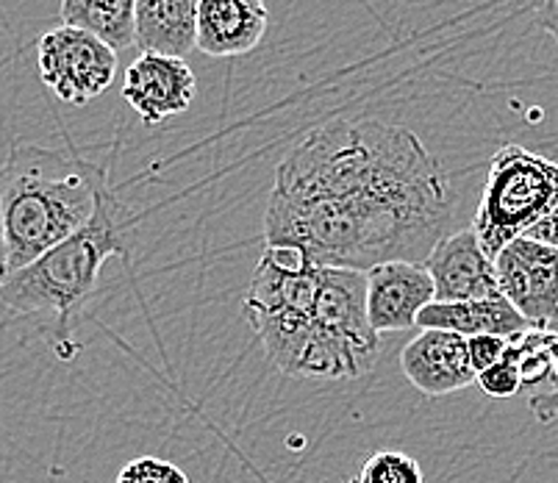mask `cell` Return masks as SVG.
Instances as JSON below:
<instances>
[{
	"instance_id": "1",
	"label": "cell",
	"mask_w": 558,
	"mask_h": 483,
	"mask_svg": "<svg viewBox=\"0 0 558 483\" xmlns=\"http://www.w3.org/2000/svg\"><path fill=\"white\" fill-rule=\"evenodd\" d=\"M453 217L450 176L414 131L369 117L331 120L278 165L264 247L369 273L389 262H428Z\"/></svg>"
},
{
	"instance_id": "2",
	"label": "cell",
	"mask_w": 558,
	"mask_h": 483,
	"mask_svg": "<svg viewBox=\"0 0 558 483\" xmlns=\"http://www.w3.org/2000/svg\"><path fill=\"white\" fill-rule=\"evenodd\" d=\"M242 309L267 361L287 378H362L380 359L367 273L319 267L292 247H264Z\"/></svg>"
},
{
	"instance_id": "3",
	"label": "cell",
	"mask_w": 558,
	"mask_h": 483,
	"mask_svg": "<svg viewBox=\"0 0 558 483\" xmlns=\"http://www.w3.org/2000/svg\"><path fill=\"white\" fill-rule=\"evenodd\" d=\"M109 167L70 150L14 142L0 167V220L7 231L9 276L62 245L93 220Z\"/></svg>"
},
{
	"instance_id": "4",
	"label": "cell",
	"mask_w": 558,
	"mask_h": 483,
	"mask_svg": "<svg viewBox=\"0 0 558 483\" xmlns=\"http://www.w3.org/2000/svg\"><path fill=\"white\" fill-rule=\"evenodd\" d=\"M134 215L114 186L100 192L93 220L78 233L64 239L28 267L17 269L0 287V306L14 314H50L56 319L53 345L62 359H70L73 330L95 294L100 269L111 256H129V237Z\"/></svg>"
},
{
	"instance_id": "5",
	"label": "cell",
	"mask_w": 558,
	"mask_h": 483,
	"mask_svg": "<svg viewBox=\"0 0 558 483\" xmlns=\"http://www.w3.org/2000/svg\"><path fill=\"white\" fill-rule=\"evenodd\" d=\"M558 208V165L527 147L504 145L492 156L473 231L486 256L495 258L509 242L525 237Z\"/></svg>"
},
{
	"instance_id": "6",
	"label": "cell",
	"mask_w": 558,
	"mask_h": 483,
	"mask_svg": "<svg viewBox=\"0 0 558 483\" xmlns=\"http://www.w3.org/2000/svg\"><path fill=\"white\" fill-rule=\"evenodd\" d=\"M39 75L59 100L86 106L106 93L117 75V50L95 34L59 25L39 37Z\"/></svg>"
},
{
	"instance_id": "7",
	"label": "cell",
	"mask_w": 558,
	"mask_h": 483,
	"mask_svg": "<svg viewBox=\"0 0 558 483\" xmlns=\"http://www.w3.org/2000/svg\"><path fill=\"white\" fill-rule=\"evenodd\" d=\"M500 292L534 330H550L558 319V251L520 237L495 256Z\"/></svg>"
},
{
	"instance_id": "8",
	"label": "cell",
	"mask_w": 558,
	"mask_h": 483,
	"mask_svg": "<svg viewBox=\"0 0 558 483\" xmlns=\"http://www.w3.org/2000/svg\"><path fill=\"white\" fill-rule=\"evenodd\" d=\"M123 98L142 123L159 125L167 117L190 109L195 100V73L184 56L142 50L125 73Z\"/></svg>"
},
{
	"instance_id": "9",
	"label": "cell",
	"mask_w": 558,
	"mask_h": 483,
	"mask_svg": "<svg viewBox=\"0 0 558 483\" xmlns=\"http://www.w3.org/2000/svg\"><path fill=\"white\" fill-rule=\"evenodd\" d=\"M434 300V276L425 262H389L367 273V314L378 334L414 328Z\"/></svg>"
},
{
	"instance_id": "10",
	"label": "cell",
	"mask_w": 558,
	"mask_h": 483,
	"mask_svg": "<svg viewBox=\"0 0 558 483\" xmlns=\"http://www.w3.org/2000/svg\"><path fill=\"white\" fill-rule=\"evenodd\" d=\"M400 370L409 384L428 398H445L478 381L470 364L466 339L450 330L423 328L400 350Z\"/></svg>"
},
{
	"instance_id": "11",
	"label": "cell",
	"mask_w": 558,
	"mask_h": 483,
	"mask_svg": "<svg viewBox=\"0 0 558 483\" xmlns=\"http://www.w3.org/2000/svg\"><path fill=\"white\" fill-rule=\"evenodd\" d=\"M425 267L434 276L439 303L504 298L500 283H497L495 258L486 256L473 226L464 228V231L448 233L434 247Z\"/></svg>"
},
{
	"instance_id": "12",
	"label": "cell",
	"mask_w": 558,
	"mask_h": 483,
	"mask_svg": "<svg viewBox=\"0 0 558 483\" xmlns=\"http://www.w3.org/2000/svg\"><path fill=\"white\" fill-rule=\"evenodd\" d=\"M270 28L264 0H201L195 48L215 59L245 56L262 45Z\"/></svg>"
},
{
	"instance_id": "13",
	"label": "cell",
	"mask_w": 558,
	"mask_h": 483,
	"mask_svg": "<svg viewBox=\"0 0 558 483\" xmlns=\"http://www.w3.org/2000/svg\"><path fill=\"white\" fill-rule=\"evenodd\" d=\"M420 328L450 330L464 339L473 337H520L531 330L527 319L511 306L506 298L459 300V303H439L434 300L420 314Z\"/></svg>"
},
{
	"instance_id": "14",
	"label": "cell",
	"mask_w": 558,
	"mask_h": 483,
	"mask_svg": "<svg viewBox=\"0 0 558 483\" xmlns=\"http://www.w3.org/2000/svg\"><path fill=\"white\" fill-rule=\"evenodd\" d=\"M201 0H136V45L150 53L184 56L197 43Z\"/></svg>"
},
{
	"instance_id": "15",
	"label": "cell",
	"mask_w": 558,
	"mask_h": 483,
	"mask_svg": "<svg viewBox=\"0 0 558 483\" xmlns=\"http://www.w3.org/2000/svg\"><path fill=\"white\" fill-rule=\"evenodd\" d=\"M64 25L95 34L109 48L136 45V0H62Z\"/></svg>"
},
{
	"instance_id": "16",
	"label": "cell",
	"mask_w": 558,
	"mask_h": 483,
	"mask_svg": "<svg viewBox=\"0 0 558 483\" xmlns=\"http://www.w3.org/2000/svg\"><path fill=\"white\" fill-rule=\"evenodd\" d=\"M359 483H425L423 467L400 450H378L364 464Z\"/></svg>"
},
{
	"instance_id": "17",
	"label": "cell",
	"mask_w": 558,
	"mask_h": 483,
	"mask_svg": "<svg viewBox=\"0 0 558 483\" xmlns=\"http://www.w3.org/2000/svg\"><path fill=\"white\" fill-rule=\"evenodd\" d=\"M114 483H190L181 467L156 456H140L120 470Z\"/></svg>"
},
{
	"instance_id": "18",
	"label": "cell",
	"mask_w": 558,
	"mask_h": 483,
	"mask_svg": "<svg viewBox=\"0 0 558 483\" xmlns=\"http://www.w3.org/2000/svg\"><path fill=\"white\" fill-rule=\"evenodd\" d=\"M475 384H478L486 395H492V398H514L517 391L522 389V375L520 367L506 355L500 364H492L489 370L478 373V381H475Z\"/></svg>"
},
{
	"instance_id": "19",
	"label": "cell",
	"mask_w": 558,
	"mask_h": 483,
	"mask_svg": "<svg viewBox=\"0 0 558 483\" xmlns=\"http://www.w3.org/2000/svg\"><path fill=\"white\" fill-rule=\"evenodd\" d=\"M514 339V337H511ZM511 339L506 337H473L466 339V350H470V364H473L475 373H484L492 364H500L509 353Z\"/></svg>"
},
{
	"instance_id": "20",
	"label": "cell",
	"mask_w": 558,
	"mask_h": 483,
	"mask_svg": "<svg viewBox=\"0 0 558 483\" xmlns=\"http://www.w3.org/2000/svg\"><path fill=\"white\" fill-rule=\"evenodd\" d=\"M527 9L534 12L536 23L558 43V0H527Z\"/></svg>"
},
{
	"instance_id": "21",
	"label": "cell",
	"mask_w": 558,
	"mask_h": 483,
	"mask_svg": "<svg viewBox=\"0 0 558 483\" xmlns=\"http://www.w3.org/2000/svg\"><path fill=\"white\" fill-rule=\"evenodd\" d=\"M525 237L536 239V242H542V245H550V247H556V251H558V208H556V212H550L545 220L536 222V226L531 228Z\"/></svg>"
},
{
	"instance_id": "22",
	"label": "cell",
	"mask_w": 558,
	"mask_h": 483,
	"mask_svg": "<svg viewBox=\"0 0 558 483\" xmlns=\"http://www.w3.org/2000/svg\"><path fill=\"white\" fill-rule=\"evenodd\" d=\"M531 409H534V414L539 416L542 422L558 420V389L534 395V398H531Z\"/></svg>"
},
{
	"instance_id": "23",
	"label": "cell",
	"mask_w": 558,
	"mask_h": 483,
	"mask_svg": "<svg viewBox=\"0 0 558 483\" xmlns=\"http://www.w3.org/2000/svg\"><path fill=\"white\" fill-rule=\"evenodd\" d=\"M9 278V245H7V231H3V220H0V287Z\"/></svg>"
},
{
	"instance_id": "24",
	"label": "cell",
	"mask_w": 558,
	"mask_h": 483,
	"mask_svg": "<svg viewBox=\"0 0 558 483\" xmlns=\"http://www.w3.org/2000/svg\"><path fill=\"white\" fill-rule=\"evenodd\" d=\"M353 483H359V481H353Z\"/></svg>"
}]
</instances>
